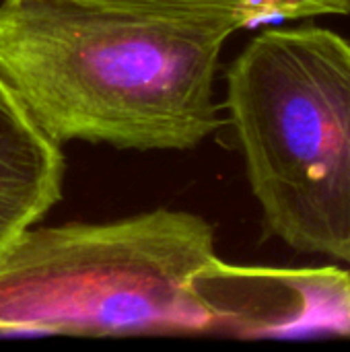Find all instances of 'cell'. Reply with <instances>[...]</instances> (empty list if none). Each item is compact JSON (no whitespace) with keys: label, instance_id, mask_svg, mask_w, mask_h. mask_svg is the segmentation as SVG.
<instances>
[{"label":"cell","instance_id":"obj_1","mask_svg":"<svg viewBox=\"0 0 350 352\" xmlns=\"http://www.w3.org/2000/svg\"><path fill=\"white\" fill-rule=\"evenodd\" d=\"M233 23L97 0H0V78L56 142L188 151L221 126Z\"/></svg>","mask_w":350,"mask_h":352},{"label":"cell","instance_id":"obj_2","mask_svg":"<svg viewBox=\"0 0 350 352\" xmlns=\"http://www.w3.org/2000/svg\"><path fill=\"white\" fill-rule=\"evenodd\" d=\"M245 287L188 210L35 223L0 252V334H243Z\"/></svg>","mask_w":350,"mask_h":352},{"label":"cell","instance_id":"obj_3","mask_svg":"<svg viewBox=\"0 0 350 352\" xmlns=\"http://www.w3.org/2000/svg\"><path fill=\"white\" fill-rule=\"evenodd\" d=\"M225 107L264 231L350 264V41L268 27L227 70Z\"/></svg>","mask_w":350,"mask_h":352},{"label":"cell","instance_id":"obj_4","mask_svg":"<svg viewBox=\"0 0 350 352\" xmlns=\"http://www.w3.org/2000/svg\"><path fill=\"white\" fill-rule=\"evenodd\" d=\"M66 161L0 78V252L62 198Z\"/></svg>","mask_w":350,"mask_h":352},{"label":"cell","instance_id":"obj_5","mask_svg":"<svg viewBox=\"0 0 350 352\" xmlns=\"http://www.w3.org/2000/svg\"><path fill=\"white\" fill-rule=\"evenodd\" d=\"M163 14L206 16L233 23L237 29L264 23L305 21L350 14V0H97Z\"/></svg>","mask_w":350,"mask_h":352}]
</instances>
